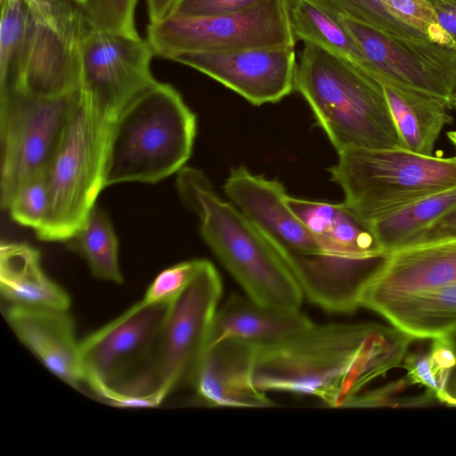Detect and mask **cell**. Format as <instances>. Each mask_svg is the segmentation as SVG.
<instances>
[{"instance_id": "1", "label": "cell", "mask_w": 456, "mask_h": 456, "mask_svg": "<svg viewBox=\"0 0 456 456\" xmlns=\"http://www.w3.org/2000/svg\"><path fill=\"white\" fill-rule=\"evenodd\" d=\"M413 338L373 322L312 326L255 346L251 379L260 391L317 397L346 407L362 388L403 362Z\"/></svg>"}, {"instance_id": "2", "label": "cell", "mask_w": 456, "mask_h": 456, "mask_svg": "<svg viewBox=\"0 0 456 456\" xmlns=\"http://www.w3.org/2000/svg\"><path fill=\"white\" fill-rule=\"evenodd\" d=\"M224 191L273 248L312 304L335 314L360 307L362 291L385 258L354 263L330 255L290 209L277 180L239 167L231 170Z\"/></svg>"}, {"instance_id": "3", "label": "cell", "mask_w": 456, "mask_h": 456, "mask_svg": "<svg viewBox=\"0 0 456 456\" xmlns=\"http://www.w3.org/2000/svg\"><path fill=\"white\" fill-rule=\"evenodd\" d=\"M183 202L198 216L205 242L256 303L300 310L304 293L297 280L254 224L216 191L207 176L183 167L176 178Z\"/></svg>"}, {"instance_id": "4", "label": "cell", "mask_w": 456, "mask_h": 456, "mask_svg": "<svg viewBox=\"0 0 456 456\" xmlns=\"http://www.w3.org/2000/svg\"><path fill=\"white\" fill-rule=\"evenodd\" d=\"M295 90L307 102L338 153L402 148L381 84L353 63L304 43Z\"/></svg>"}, {"instance_id": "5", "label": "cell", "mask_w": 456, "mask_h": 456, "mask_svg": "<svg viewBox=\"0 0 456 456\" xmlns=\"http://www.w3.org/2000/svg\"><path fill=\"white\" fill-rule=\"evenodd\" d=\"M196 116L170 85L155 81L112 124L104 188L126 182L154 183L178 173L189 159Z\"/></svg>"}, {"instance_id": "6", "label": "cell", "mask_w": 456, "mask_h": 456, "mask_svg": "<svg viewBox=\"0 0 456 456\" xmlns=\"http://www.w3.org/2000/svg\"><path fill=\"white\" fill-rule=\"evenodd\" d=\"M329 170L345 204L369 224L434 193L456 186V156L422 155L403 148L341 151Z\"/></svg>"}, {"instance_id": "7", "label": "cell", "mask_w": 456, "mask_h": 456, "mask_svg": "<svg viewBox=\"0 0 456 456\" xmlns=\"http://www.w3.org/2000/svg\"><path fill=\"white\" fill-rule=\"evenodd\" d=\"M112 124L97 114L78 91L45 172L49 205L45 222L36 231L39 240L68 241L86 223L104 189Z\"/></svg>"}, {"instance_id": "8", "label": "cell", "mask_w": 456, "mask_h": 456, "mask_svg": "<svg viewBox=\"0 0 456 456\" xmlns=\"http://www.w3.org/2000/svg\"><path fill=\"white\" fill-rule=\"evenodd\" d=\"M223 294L221 277L209 261L171 300L140 389L143 407L159 405L184 381L191 383L205 351Z\"/></svg>"}, {"instance_id": "9", "label": "cell", "mask_w": 456, "mask_h": 456, "mask_svg": "<svg viewBox=\"0 0 456 456\" xmlns=\"http://www.w3.org/2000/svg\"><path fill=\"white\" fill-rule=\"evenodd\" d=\"M170 302L142 299L79 342L84 382L99 396L134 403Z\"/></svg>"}, {"instance_id": "10", "label": "cell", "mask_w": 456, "mask_h": 456, "mask_svg": "<svg viewBox=\"0 0 456 456\" xmlns=\"http://www.w3.org/2000/svg\"><path fill=\"white\" fill-rule=\"evenodd\" d=\"M24 1L26 37L6 88L44 98L77 91L80 45L89 25L82 6L65 0Z\"/></svg>"}, {"instance_id": "11", "label": "cell", "mask_w": 456, "mask_h": 456, "mask_svg": "<svg viewBox=\"0 0 456 456\" xmlns=\"http://www.w3.org/2000/svg\"><path fill=\"white\" fill-rule=\"evenodd\" d=\"M147 40L155 55L171 60L184 53H224L296 46L287 0H265L251 8L211 16L169 14L150 22Z\"/></svg>"}, {"instance_id": "12", "label": "cell", "mask_w": 456, "mask_h": 456, "mask_svg": "<svg viewBox=\"0 0 456 456\" xmlns=\"http://www.w3.org/2000/svg\"><path fill=\"white\" fill-rule=\"evenodd\" d=\"M77 97L78 90L49 98L0 90L3 209L24 183L45 175Z\"/></svg>"}, {"instance_id": "13", "label": "cell", "mask_w": 456, "mask_h": 456, "mask_svg": "<svg viewBox=\"0 0 456 456\" xmlns=\"http://www.w3.org/2000/svg\"><path fill=\"white\" fill-rule=\"evenodd\" d=\"M155 55L146 39L89 23L81 41V96L103 119L114 123L122 110L156 80L151 71Z\"/></svg>"}, {"instance_id": "14", "label": "cell", "mask_w": 456, "mask_h": 456, "mask_svg": "<svg viewBox=\"0 0 456 456\" xmlns=\"http://www.w3.org/2000/svg\"><path fill=\"white\" fill-rule=\"evenodd\" d=\"M327 9L363 52L369 75L378 81L433 95L452 108L456 87V53L452 49L430 41L395 37Z\"/></svg>"}, {"instance_id": "15", "label": "cell", "mask_w": 456, "mask_h": 456, "mask_svg": "<svg viewBox=\"0 0 456 456\" xmlns=\"http://www.w3.org/2000/svg\"><path fill=\"white\" fill-rule=\"evenodd\" d=\"M171 61L212 77L254 105L280 102L295 89L297 61L293 46L184 53Z\"/></svg>"}, {"instance_id": "16", "label": "cell", "mask_w": 456, "mask_h": 456, "mask_svg": "<svg viewBox=\"0 0 456 456\" xmlns=\"http://www.w3.org/2000/svg\"><path fill=\"white\" fill-rule=\"evenodd\" d=\"M456 284V239L407 246L388 253L360 297L377 312L396 299Z\"/></svg>"}, {"instance_id": "17", "label": "cell", "mask_w": 456, "mask_h": 456, "mask_svg": "<svg viewBox=\"0 0 456 456\" xmlns=\"http://www.w3.org/2000/svg\"><path fill=\"white\" fill-rule=\"evenodd\" d=\"M255 346L228 338L208 344L194 370L191 384L208 405L269 408L275 405L251 379Z\"/></svg>"}, {"instance_id": "18", "label": "cell", "mask_w": 456, "mask_h": 456, "mask_svg": "<svg viewBox=\"0 0 456 456\" xmlns=\"http://www.w3.org/2000/svg\"><path fill=\"white\" fill-rule=\"evenodd\" d=\"M6 320L20 340L55 376L73 387L84 382L79 343L68 310L11 305Z\"/></svg>"}, {"instance_id": "19", "label": "cell", "mask_w": 456, "mask_h": 456, "mask_svg": "<svg viewBox=\"0 0 456 456\" xmlns=\"http://www.w3.org/2000/svg\"><path fill=\"white\" fill-rule=\"evenodd\" d=\"M286 200L330 255L354 263L375 261L387 255L370 225L361 221L344 201L330 203L289 195Z\"/></svg>"}, {"instance_id": "20", "label": "cell", "mask_w": 456, "mask_h": 456, "mask_svg": "<svg viewBox=\"0 0 456 456\" xmlns=\"http://www.w3.org/2000/svg\"><path fill=\"white\" fill-rule=\"evenodd\" d=\"M313 324V321L300 310L267 307L248 296L233 293L216 311L208 344L233 338L261 346L281 340Z\"/></svg>"}, {"instance_id": "21", "label": "cell", "mask_w": 456, "mask_h": 456, "mask_svg": "<svg viewBox=\"0 0 456 456\" xmlns=\"http://www.w3.org/2000/svg\"><path fill=\"white\" fill-rule=\"evenodd\" d=\"M0 289L11 305L68 310L70 297L44 272L40 252L24 242H2Z\"/></svg>"}, {"instance_id": "22", "label": "cell", "mask_w": 456, "mask_h": 456, "mask_svg": "<svg viewBox=\"0 0 456 456\" xmlns=\"http://www.w3.org/2000/svg\"><path fill=\"white\" fill-rule=\"evenodd\" d=\"M383 88L402 148L432 155L444 127L453 122L451 106L437 97L387 81Z\"/></svg>"}, {"instance_id": "23", "label": "cell", "mask_w": 456, "mask_h": 456, "mask_svg": "<svg viewBox=\"0 0 456 456\" xmlns=\"http://www.w3.org/2000/svg\"><path fill=\"white\" fill-rule=\"evenodd\" d=\"M413 339H437L456 332V284L392 301L377 312Z\"/></svg>"}, {"instance_id": "24", "label": "cell", "mask_w": 456, "mask_h": 456, "mask_svg": "<svg viewBox=\"0 0 456 456\" xmlns=\"http://www.w3.org/2000/svg\"><path fill=\"white\" fill-rule=\"evenodd\" d=\"M296 41L310 43L368 73V61L357 42L336 17L316 0H287Z\"/></svg>"}, {"instance_id": "25", "label": "cell", "mask_w": 456, "mask_h": 456, "mask_svg": "<svg viewBox=\"0 0 456 456\" xmlns=\"http://www.w3.org/2000/svg\"><path fill=\"white\" fill-rule=\"evenodd\" d=\"M455 208L456 186L425 197L369 225L381 249L388 254L406 246Z\"/></svg>"}, {"instance_id": "26", "label": "cell", "mask_w": 456, "mask_h": 456, "mask_svg": "<svg viewBox=\"0 0 456 456\" xmlns=\"http://www.w3.org/2000/svg\"><path fill=\"white\" fill-rule=\"evenodd\" d=\"M68 241V248L86 261L95 278L118 284L123 282L118 238L102 208L95 205L82 228Z\"/></svg>"}, {"instance_id": "27", "label": "cell", "mask_w": 456, "mask_h": 456, "mask_svg": "<svg viewBox=\"0 0 456 456\" xmlns=\"http://www.w3.org/2000/svg\"><path fill=\"white\" fill-rule=\"evenodd\" d=\"M0 90L11 84L28 26V6L24 0L1 1Z\"/></svg>"}, {"instance_id": "28", "label": "cell", "mask_w": 456, "mask_h": 456, "mask_svg": "<svg viewBox=\"0 0 456 456\" xmlns=\"http://www.w3.org/2000/svg\"><path fill=\"white\" fill-rule=\"evenodd\" d=\"M49 193L45 175L24 183L14 193L7 210L17 224L38 230L47 215Z\"/></svg>"}, {"instance_id": "29", "label": "cell", "mask_w": 456, "mask_h": 456, "mask_svg": "<svg viewBox=\"0 0 456 456\" xmlns=\"http://www.w3.org/2000/svg\"><path fill=\"white\" fill-rule=\"evenodd\" d=\"M137 0H89L83 11L94 27L138 35L134 23Z\"/></svg>"}, {"instance_id": "30", "label": "cell", "mask_w": 456, "mask_h": 456, "mask_svg": "<svg viewBox=\"0 0 456 456\" xmlns=\"http://www.w3.org/2000/svg\"><path fill=\"white\" fill-rule=\"evenodd\" d=\"M403 363L409 382L426 387L428 395L436 399L452 369L448 368L431 348L428 353L406 354Z\"/></svg>"}, {"instance_id": "31", "label": "cell", "mask_w": 456, "mask_h": 456, "mask_svg": "<svg viewBox=\"0 0 456 456\" xmlns=\"http://www.w3.org/2000/svg\"><path fill=\"white\" fill-rule=\"evenodd\" d=\"M202 262L203 259H193L165 269L148 287L142 299L148 303L170 302L193 279Z\"/></svg>"}, {"instance_id": "32", "label": "cell", "mask_w": 456, "mask_h": 456, "mask_svg": "<svg viewBox=\"0 0 456 456\" xmlns=\"http://www.w3.org/2000/svg\"><path fill=\"white\" fill-rule=\"evenodd\" d=\"M265 0H176L169 14L211 16L251 8Z\"/></svg>"}, {"instance_id": "33", "label": "cell", "mask_w": 456, "mask_h": 456, "mask_svg": "<svg viewBox=\"0 0 456 456\" xmlns=\"http://www.w3.org/2000/svg\"><path fill=\"white\" fill-rule=\"evenodd\" d=\"M449 239H456V208L422 231L404 247Z\"/></svg>"}, {"instance_id": "34", "label": "cell", "mask_w": 456, "mask_h": 456, "mask_svg": "<svg viewBox=\"0 0 456 456\" xmlns=\"http://www.w3.org/2000/svg\"><path fill=\"white\" fill-rule=\"evenodd\" d=\"M437 23L456 53V0H432Z\"/></svg>"}, {"instance_id": "35", "label": "cell", "mask_w": 456, "mask_h": 456, "mask_svg": "<svg viewBox=\"0 0 456 456\" xmlns=\"http://www.w3.org/2000/svg\"><path fill=\"white\" fill-rule=\"evenodd\" d=\"M176 0H146L150 22L166 17Z\"/></svg>"}, {"instance_id": "36", "label": "cell", "mask_w": 456, "mask_h": 456, "mask_svg": "<svg viewBox=\"0 0 456 456\" xmlns=\"http://www.w3.org/2000/svg\"><path fill=\"white\" fill-rule=\"evenodd\" d=\"M437 400L456 405V364L450 370Z\"/></svg>"}, {"instance_id": "37", "label": "cell", "mask_w": 456, "mask_h": 456, "mask_svg": "<svg viewBox=\"0 0 456 456\" xmlns=\"http://www.w3.org/2000/svg\"><path fill=\"white\" fill-rule=\"evenodd\" d=\"M442 338H444L445 340V342L447 343L449 347L452 349V351L453 352L455 358H456V332L448 337Z\"/></svg>"}, {"instance_id": "38", "label": "cell", "mask_w": 456, "mask_h": 456, "mask_svg": "<svg viewBox=\"0 0 456 456\" xmlns=\"http://www.w3.org/2000/svg\"><path fill=\"white\" fill-rule=\"evenodd\" d=\"M447 137L456 148V131H451L447 133Z\"/></svg>"}, {"instance_id": "39", "label": "cell", "mask_w": 456, "mask_h": 456, "mask_svg": "<svg viewBox=\"0 0 456 456\" xmlns=\"http://www.w3.org/2000/svg\"><path fill=\"white\" fill-rule=\"evenodd\" d=\"M65 1H69L72 3L77 4L81 6H84L89 0H65Z\"/></svg>"}, {"instance_id": "40", "label": "cell", "mask_w": 456, "mask_h": 456, "mask_svg": "<svg viewBox=\"0 0 456 456\" xmlns=\"http://www.w3.org/2000/svg\"><path fill=\"white\" fill-rule=\"evenodd\" d=\"M452 107H453L456 110V87L452 99Z\"/></svg>"}, {"instance_id": "41", "label": "cell", "mask_w": 456, "mask_h": 456, "mask_svg": "<svg viewBox=\"0 0 456 456\" xmlns=\"http://www.w3.org/2000/svg\"><path fill=\"white\" fill-rule=\"evenodd\" d=\"M1 1H4V0H1Z\"/></svg>"}]
</instances>
